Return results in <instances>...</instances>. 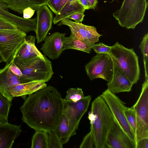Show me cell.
<instances>
[{
	"label": "cell",
	"mask_w": 148,
	"mask_h": 148,
	"mask_svg": "<svg viewBox=\"0 0 148 148\" xmlns=\"http://www.w3.org/2000/svg\"><path fill=\"white\" fill-rule=\"evenodd\" d=\"M63 99L56 88L47 86L26 98L20 108L22 120L35 131L53 130L63 114Z\"/></svg>",
	"instance_id": "6da1fadb"
},
{
	"label": "cell",
	"mask_w": 148,
	"mask_h": 148,
	"mask_svg": "<svg viewBox=\"0 0 148 148\" xmlns=\"http://www.w3.org/2000/svg\"><path fill=\"white\" fill-rule=\"evenodd\" d=\"M88 118L90 121V131L94 138L95 148H107V140L114 121L107 104L100 96L92 103Z\"/></svg>",
	"instance_id": "7a4b0ae2"
},
{
	"label": "cell",
	"mask_w": 148,
	"mask_h": 148,
	"mask_svg": "<svg viewBox=\"0 0 148 148\" xmlns=\"http://www.w3.org/2000/svg\"><path fill=\"white\" fill-rule=\"evenodd\" d=\"M133 85L137 83L140 76L138 57L133 48L127 49L116 42L109 53Z\"/></svg>",
	"instance_id": "3957f363"
},
{
	"label": "cell",
	"mask_w": 148,
	"mask_h": 148,
	"mask_svg": "<svg viewBox=\"0 0 148 148\" xmlns=\"http://www.w3.org/2000/svg\"><path fill=\"white\" fill-rule=\"evenodd\" d=\"M147 0H124L120 9L113 13L119 25L134 29L144 19L148 7Z\"/></svg>",
	"instance_id": "277c9868"
},
{
	"label": "cell",
	"mask_w": 148,
	"mask_h": 148,
	"mask_svg": "<svg viewBox=\"0 0 148 148\" xmlns=\"http://www.w3.org/2000/svg\"><path fill=\"white\" fill-rule=\"evenodd\" d=\"M14 62L22 72L21 79L24 83L33 81L47 82L54 73L51 62L47 58L43 59L37 57L24 63Z\"/></svg>",
	"instance_id": "5b68a950"
},
{
	"label": "cell",
	"mask_w": 148,
	"mask_h": 148,
	"mask_svg": "<svg viewBox=\"0 0 148 148\" xmlns=\"http://www.w3.org/2000/svg\"><path fill=\"white\" fill-rule=\"evenodd\" d=\"M108 106L116 122L125 133L136 148L137 141L134 133L126 119L125 111L128 107L119 97L107 89L100 95Z\"/></svg>",
	"instance_id": "8992f818"
},
{
	"label": "cell",
	"mask_w": 148,
	"mask_h": 148,
	"mask_svg": "<svg viewBox=\"0 0 148 148\" xmlns=\"http://www.w3.org/2000/svg\"><path fill=\"white\" fill-rule=\"evenodd\" d=\"M26 36L19 29H0V54L6 64L14 59Z\"/></svg>",
	"instance_id": "52a82bcc"
},
{
	"label": "cell",
	"mask_w": 148,
	"mask_h": 148,
	"mask_svg": "<svg viewBox=\"0 0 148 148\" xmlns=\"http://www.w3.org/2000/svg\"><path fill=\"white\" fill-rule=\"evenodd\" d=\"M91 99L90 95L84 96L76 103L63 99V114L66 116L68 122L69 139L76 134L80 121L87 112Z\"/></svg>",
	"instance_id": "ba28073f"
},
{
	"label": "cell",
	"mask_w": 148,
	"mask_h": 148,
	"mask_svg": "<svg viewBox=\"0 0 148 148\" xmlns=\"http://www.w3.org/2000/svg\"><path fill=\"white\" fill-rule=\"evenodd\" d=\"M132 106L136 114L137 141L143 138H148V78L145 79L140 96Z\"/></svg>",
	"instance_id": "9c48e42d"
},
{
	"label": "cell",
	"mask_w": 148,
	"mask_h": 148,
	"mask_svg": "<svg viewBox=\"0 0 148 148\" xmlns=\"http://www.w3.org/2000/svg\"><path fill=\"white\" fill-rule=\"evenodd\" d=\"M90 80L100 78L110 82L112 79L113 63L112 58L107 53H99L93 57L85 66Z\"/></svg>",
	"instance_id": "30bf717a"
},
{
	"label": "cell",
	"mask_w": 148,
	"mask_h": 148,
	"mask_svg": "<svg viewBox=\"0 0 148 148\" xmlns=\"http://www.w3.org/2000/svg\"><path fill=\"white\" fill-rule=\"evenodd\" d=\"M36 30L37 43L45 41L51 29L53 20L52 12L45 4L37 11Z\"/></svg>",
	"instance_id": "8fae6325"
},
{
	"label": "cell",
	"mask_w": 148,
	"mask_h": 148,
	"mask_svg": "<svg viewBox=\"0 0 148 148\" xmlns=\"http://www.w3.org/2000/svg\"><path fill=\"white\" fill-rule=\"evenodd\" d=\"M66 34L56 32L47 36L40 49L45 56L53 60L59 57L64 50L63 42Z\"/></svg>",
	"instance_id": "7c38bea8"
},
{
	"label": "cell",
	"mask_w": 148,
	"mask_h": 148,
	"mask_svg": "<svg viewBox=\"0 0 148 148\" xmlns=\"http://www.w3.org/2000/svg\"><path fill=\"white\" fill-rule=\"evenodd\" d=\"M8 5L0 0V16L13 23L20 30L25 33L35 31L36 17L26 19L14 15L9 12Z\"/></svg>",
	"instance_id": "4fadbf2b"
},
{
	"label": "cell",
	"mask_w": 148,
	"mask_h": 148,
	"mask_svg": "<svg viewBox=\"0 0 148 148\" xmlns=\"http://www.w3.org/2000/svg\"><path fill=\"white\" fill-rule=\"evenodd\" d=\"M113 62V76L111 81L107 84V89L115 94L131 91L133 85L115 62Z\"/></svg>",
	"instance_id": "5bb4252c"
},
{
	"label": "cell",
	"mask_w": 148,
	"mask_h": 148,
	"mask_svg": "<svg viewBox=\"0 0 148 148\" xmlns=\"http://www.w3.org/2000/svg\"><path fill=\"white\" fill-rule=\"evenodd\" d=\"M106 143L107 148H134L126 134L115 122L108 134Z\"/></svg>",
	"instance_id": "9a60e30c"
},
{
	"label": "cell",
	"mask_w": 148,
	"mask_h": 148,
	"mask_svg": "<svg viewBox=\"0 0 148 148\" xmlns=\"http://www.w3.org/2000/svg\"><path fill=\"white\" fill-rule=\"evenodd\" d=\"M21 132V125L0 123V148H11Z\"/></svg>",
	"instance_id": "2e32d148"
},
{
	"label": "cell",
	"mask_w": 148,
	"mask_h": 148,
	"mask_svg": "<svg viewBox=\"0 0 148 148\" xmlns=\"http://www.w3.org/2000/svg\"><path fill=\"white\" fill-rule=\"evenodd\" d=\"M6 4L9 8L19 14H23L25 8L30 7L38 10L46 4L47 0H0Z\"/></svg>",
	"instance_id": "e0dca14e"
},
{
	"label": "cell",
	"mask_w": 148,
	"mask_h": 148,
	"mask_svg": "<svg viewBox=\"0 0 148 148\" xmlns=\"http://www.w3.org/2000/svg\"><path fill=\"white\" fill-rule=\"evenodd\" d=\"M10 63L6 64L4 68L0 69V92L8 99L6 89L12 85L24 83L10 70Z\"/></svg>",
	"instance_id": "ac0fdd59"
},
{
	"label": "cell",
	"mask_w": 148,
	"mask_h": 148,
	"mask_svg": "<svg viewBox=\"0 0 148 148\" xmlns=\"http://www.w3.org/2000/svg\"><path fill=\"white\" fill-rule=\"evenodd\" d=\"M85 10L78 0H68L61 10L53 18V23L56 24L61 20L77 13H84Z\"/></svg>",
	"instance_id": "d6986e66"
},
{
	"label": "cell",
	"mask_w": 148,
	"mask_h": 148,
	"mask_svg": "<svg viewBox=\"0 0 148 148\" xmlns=\"http://www.w3.org/2000/svg\"><path fill=\"white\" fill-rule=\"evenodd\" d=\"M91 45L80 39L71 33L70 36L65 37L63 42L64 50L72 49L90 53L91 51Z\"/></svg>",
	"instance_id": "ffe728a7"
},
{
	"label": "cell",
	"mask_w": 148,
	"mask_h": 148,
	"mask_svg": "<svg viewBox=\"0 0 148 148\" xmlns=\"http://www.w3.org/2000/svg\"><path fill=\"white\" fill-rule=\"evenodd\" d=\"M38 57L34 53L25 39L17 52L14 61L24 63L29 61Z\"/></svg>",
	"instance_id": "44dd1931"
},
{
	"label": "cell",
	"mask_w": 148,
	"mask_h": 148,
	"mask_svg": "<svg viewBox=\"0 0 148 148\" xmlns=\"http://www.w3.org/2000/svg\"><path fill=\"white\" fill-rule=\"evenodd\" d=\"M53 130L63 144L69 141L70 139L69 125L66 118L63 114H62L57 125Z\"/></svg>",
	"instance_id": "7402d4cb"
},
{
	"label": "cell",
	"mask_w": 148,
	"mask_h": 148,
	"mask_svg": "<svg viewBox=\"0 0 148 148\" xmlns=\"http://www.w3.org/2000/svg\"><path fill=\"white\" fill-rule=\"evenodd\" d=\"M48 135L44 130L36 131L32 139V148H47Z\"/></svg>",
	"instance_id": "603a6c76"
},
{
	"label": "cell",
	"mask_w": 148,
	"mask_h": 148,
	"mask_svg": "<svg viewBox=\"0 0 148 148\" xmlns=\"http://www.w3.org/2000/svg\"><path fill=\"white\" fill-rule=\"evenodd\" d=\"M12 101L8 99L0 92V123L8 122V116Z\"/></svg>",
	"instance_id": "cb8c5ba5"
},
{
	"label": "cell",
	"mask_w": 148,
	"mask_h": 148,
	"mask_svg": "<svg viewBox=\"0 0 148 148\" xmlns=\"http://www.w3.org/2000/svg\"><path fill=\"white\" fill-rule=\"evenodd\" d=\"M143 55L145 79L148 78V33L145 34L139 46Z\"/></svg>",
	"instance_id": "d4e9b609"
},
{
	"label": "cell",
	"mask_w": 148,
	"mask_h": 148,
	"mask_svg": "<svg viewBox=\"0 0 148 148\" xmlns=\"http://www.w3.org/2000/svg\"><path fill=\"white\" fill-rule=\"evenodd\" d=\"M66 95L64 99L76 103L84 97V94L82 88H71L66 91Z\"/></svg>",
	"instance_id": "484cf974"
},
{
	"label": "cell",
	"mask_w": 148,
	"mask_h": 148,
	"mask_svg": "<svg viewBox=\"0 0 148 148\" xmlns=\"http://www.w3.org/2000/svg\"><path fill=\"white\" fill-rule=\"evenodd\" d=\"M86 27V41L91 44H94L98 42L101 35L97 32L96 29L94 26L87 25Z\"/></svg>",
	"instance_id": "4316f807"
},
{
	"label": "cell",
	"mask_w": 148,
	"mask_h": 148,
	"mask_svg": "<svg viewBox=\"0 0 148 148\" xmlns=\"http://www.w3.org/2000/svg\"><path fill=\"white\" fill-rule=\"evenodd\" d=\"M125 114L128 123L136 136V116L135 111L133 107L132 106L130 108L128 107L125 111Z\"/></svg>",
	"instance_id": "83f0119b"
},
{
	"label": "cell",
	"mask_w": 148,
	"mask_h": 148,
	"mask_svg": "<svg viewBox=\"0 0 148 148\" xmlns=\"http://www.w3.org/2000/svg\"><path fill=\"white\" fill-rule=\"evenodd\" d=\"M48 139L47 148H62L63 144L59 139L53 130L47 132Z\"/></svg>",
	"instance_id": "f1b7e54d"
},
{
	"label": "cell",
	"mask_w": 148,
	"mask_h": 148,
	"mask_svg": "<svg viewBox=\"0 0 148 148\" xmlns=\"http://www.w3.org/2000/svg\"><path fill=\"white\" fill-rule=\"evenodd\" d=\"M79 147L80 148H95L94 138L90 131L84 138Z\"/></svg>",
	"instance_id": "f546056e"
},
{
	"label": "cell",
	"mask_w": 148,
	"mask_h": 148,
	"mask_svg": "<svg viewBox=\"0 0 148 148\" xmlns=\"http://www.w3.org/2000/svg\"><path fill=\"white\" fill-rule=\"evenodd\" d=\"M91 49H93L97 54L99 53L108 54L111 50V46L105 45L100 42L98 44H92Z\"/></svg>",
	"instance_id": "4dcf8cb0"
},
{
	"label": "cell",
	"mask_w": 148,
	"mask_h": 148,
	"mask_svg": "<svg viewBox=\"0 0 148 148\" xmlns=\"http://www.w3.org/2000/svg\"><path fill=\"white\" fill-rule=\"evenodd\" d=\"M15 25L9 21L0 16V29L18 30Z\"/></svg>",
	"instance_id": "1f68e13d"
},
{
	"label": "cell",
	"mask_w": 148,
	"mask_h": 148,
	"mask_svg": "<svg viewBox=\"0 0 148 148\" xmlns=\"http://www.w3.org/2000/svg\"><path fill=\"white\" fill-rule=\"evenodd\" d=\"M61 0H47L46 5L56 15L59 12Z\"/></svg>",
	"instance_id": "d6a6232c"
},
{
	"label": "cell",
	"mask_w": 148,
	"mask_h": 148,
	"mask_svg": "<svg viewBox=\"0 0 148 148\" xmlns=\"http://www.w3.org/2000/svg\"><path fill=\"white\" fill-rule=\"evenodd\" d=\"M47 86L45 82H37L33 85L29 89L28 95H29Z\"/></svg>",
	"instance_id": "836d02e7"
},
{
	"label": "cell",
	"mask_w": 148,
	"mask_h": 148,
	"mask_svg": "<svg viewBox=\"0 0 148 148\" xmlns=\"http://www.w3.org/2000/svg\"><path fill=\"white\" fill-rule=\"evenodd\" d=\"M14 60L13 59L10 62L9 69L13 73L21 79V77L23 75L20 69L14 63Z\"/></svg>",
	"instance_id": "e575fe53"
},
{
	"label": "cell",
	"mask_w": 148,
	"mask_h": 148,
	"mask_svg": "<svg viewBox=\"0 0 148 148\" xmlns=\"http://www.w3.org/2000/svg\"><path fill=\"white\" fill-rule=\"evenodd\" d=\"M84 16V13L78 12L73 14L67 18L73 20L76 23H82Z\"/></svg>",
	"instance_id": "d590c367"
},
{
	"label": "cell",
	"mask_w": 148,
	"mask_h": 148,
	"mask_svg": "<svg viewBox=\"0 0 148 148\" xmlns=\"http://www.w3.org/2000/svg\"><path fill=\"white\" fill-rule=\"evenodd\" d=\"M35 10L28 7L23 10V18L26 19H30L33 15Z\"/></svg>",
	"instance_id": "8d00e7d4"
},
{
	"label": "cell",
	"mask_w": 148,
	"mask_h": 148,
	"mask_svg": "<svg viewBox=\"0 0 148 148\" xmlns=\"http://www.w3.org/2000/svg\"><path fill=\"white\" fill-rule=\"evenodd\" d=\"M136 148H148V138H144L138 140Z\"/></svg>",
	"instance_id": "74e56055"
},
{
	"label": "cell",
	"mask_w": 148,
	"mask_h": 148,
	"mask_svg": "<svg viewBox=\"0 0 148 148\" xmlns=\"http://www.w3.org/2000/svg\"><path fill=\"white\" fill-rule=\"evenodd\" d=\"M89 9H94L98 3V0H87Z\"/></svg>",
	"instance_id": "f35d334b"
},
{
	"label": "cell",
	"mask_w": 148,
	"mask_h": 148,
	"mask_svg": "<svg viewBox=\"0 0 148 148\" xmlns=\"http://www.w3.org/2000/svg\"><path fill=\"white\" fill-rule=\"evenodd\" d=\"M80 3L86 10H89L87 0H78Z\"/></svg>",
	"instance_id": "ab89813d"
},
{
	"label": "cell",
	"mask_w": 148,
	"mask_h": 148,
	"mask_svg": "<svg viewBox=\"0 0 148 148\" xmlns=\"http://www.w3.org/2000/svg\"><path fill=\"white\" fill-rule=\"evenodd\" d=\"M68 0H61L59 12L66 4Z\"/></svg>",
	"instance_id": "60d3db41"
}]
</instances>
